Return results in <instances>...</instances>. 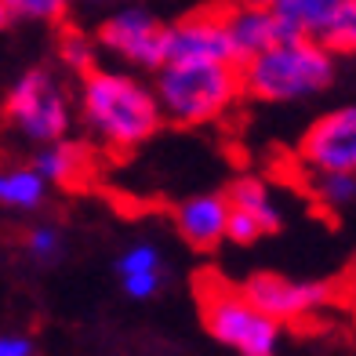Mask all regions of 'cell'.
I'll return each instance as SVG.
<instances>
[{"label":"cell","mask_w":356,"mask_h":356,"mask_svg":"<svg viewBox=\"0 0 356 356\" xmlns=\"http://www.w3.org/2000/svg\"><path fill=\"white\" fill-rule=\"evenodd\" d=\"M4 26H8V15H4V11H0V29H4Z\"/></svg>","instance_id":"25"},{"label":"cell","mask_w":356,"mask_h":356,"mask_svg":"<svg viewBox=\"0 0 356 356\" xmlns=\"http://www.w3.org/2000/svg\"><path fill=\"white\" fill-rule=\"evenodd\" d=\"M298 168L356 175V106L327 109L305 127L298 142Z\"/></svg>","instance_id":"7"},{"label":"cell","mask_w":356,"mask_h":356,"mask_svg":"<svg viewBox=\"0 0 356 356\" xmlns=\"http://www.w3.org/2000/svg\"><path fill=\"white\" fill-rule=\"evenodd\" d=\"M338 76V55L313 37H284L280 44L240 62V88L266 106H295L323 95Z\"/></svg>","instance_id":"2"},{"label":"cell","mask_w":356,"mask_h":356,"mask_svg":"<svg viewBox=\"0 0 356 356\" xmlns=\"http://www.w3.org/2000/svg\"><path fill=\"white\" fill-rule=\"evenodd\" d=\"M33 168L44 175V182L51 189H76V186L88 182V175L95 168V156L84 142L58 138V142L37 145Z\"/></svg>","instance_id":"14"},{"label":"cell","mask_w":356,"mask_h":356,"mask_svg":"<svg viewBox=\"0 0 356 356\" xmlns=\"http://www.w3.org/2000/svg\"><path fill=\"white\" fill-rule=\"evenodd\" d=\"M22 251L33 266L51 269V266L62 262V254H66V233H62L58 222H33L22 236Z\"/></svg>","instance_id":"18"},{"label":"cell","mask_w":356,"mask_h":356,"mask_svg":"<svg viewBox=\"0 0 356 356\" xmlns=\"http://www.w3.org/2000/svg\"><path fill=\"white\" fill-rule=\"evenodd\" d=\"M4 120L15 135L33 145L70 138L73 120H76L73 91L62 80V73L47 66H33L15 76L11 88L4 91Z\"/></svg>","instance_id":"5"},{"label":"cell","mask_w":356,"mask_h":356,"mask_svg":"<svg viewBox=\"0 0 356 356\" xmlns=\"http://www.w3.org/2000/svg\"><path fill=\"white\" fill-rule=\"evenodd\" d=\"M153 95L164 120L178 127L215 124L244 95L240 66H229V62H164L153 73Z\"/></svg>","instance_id":"3"},{"label":"cell","mask_w":356,"mask_h":356,"mask_svg":"<svg viewBox=\"0 0 356 356\" xmlns=\"http://www.w3.org/2000/svg\"><path fill=\"white\" fill-rule=\"evenodd\" d=\"M73 0H0V11L8 15V22H40L51 26L66 19Z\"/></svg>","instance_id":"20"},{"label":"cell","mask_w":356,"mask_h":356,"mask_svg":"<svg viewBox=\"0 0 356 356\" xmlns=\"http://www.w3.org/2000/svg\"><path fill=\"white\" fill-rule=\"evenodd\" d=\"M225 204H229L225 240L240 248H251L254 240L277 233L284 222V204L277 197V189H273V182L262 175H240L229 186V193H225Z\"/></svg>","instance_id":"8"},{"label":"cell","mask_w":356,"mask_h":356,"mask_svg":"<svg viewBox=\"0 0 356 356\" xmlns=\"http://www.w3.org/2000/svg\"><path fill=\"white\" fill-rule=\"evenodd\" d=\"M80 4H113L117 8V4H127V0H80Z\"/></svg>","instance_id":"24"},{"label":"cell","mask_w":356,"mask_h":356,"mask_svg":"<svg viewBox=\"0 0 356 356\" xmlns=\"http://www.w3.org/2000/svg\"><path fill=\"white\" fill-rule=\"evenodd\" d=\"M240 291L277 323H302L331 302L327 284L295 280V277H284V273H254V277L240 284Z\"/></svg>","instance_id":"9"},{"label":"cell","mask_w":356,"mask_h":356,"mask_svg":"<svg viewBox=\"0 0 356 356\" xmlns=\"http://www.w3.org/2000/svg\"><path fill=\"white\" fill-rule=\"evenodd\" d=\"M302 189L323 211H346L356 207V175L346 171H302Z\"/></svg>","instance_id":"17"},{"label":"cell","mask_w":356,"mask_h":356,"mask_svg":"<svg viewBox=\"0 0 356 356\" xmlns=\"http://www.w3.org/2000/svg\"><path fill=\"white\" fill-rule=\"evenodd\" d=\"M197 309H200L204 331L233 356H277L280 353L284 323L266 316L240 291V284L204 277L197 284Z\"/></svg>","instance_id":"4"},{"label":"cell","mask_w":356,"mask_h":356,"mask_svg":"<svg viewBox=\"0 0 356 356\" xmlns=\"http://www.w3.org/2000/svg\"><path fill=\"white\" fill-rule=\"evenodd\" d=\"M51 197V186L33 164H8L0 168V207L15 215H37Z\"/></svg>","instance_id":"15"},{"label":"cell","mask_w":356,"mask_h":356,"mask_svg":"<svg viewBox=\"0 0 356 356\" xmlns=\"http://www.w3.org/2000/svg\"><path fill=\"white\" fill-rule=\"evenodd\" d=\"M0 356H40V353L26 331H4L0 334Z\"/></svg>","instance_id":"22"},{"label":"cell","mask_w":356,"mask_h":356,"mask_svg":"<svg viewBox=\"0 0 356 356\" xmlns=\"http://www.w3.org/2000/svg\"><path fill=\"white\" fill-rule=\"evenodd\" d=\"M73 102L76 120L88 127V135L113 153L138 149L164 127L153 84L142 80V73L120 66L88 70L73 91Z\"/></svg>","instance_id":"1"},{"label":"cell","mask_w":356,"mask_h":356,"mask_svg":"<svg viewBox=\"0 0 356 356\" xmlns=\"http://www.w3.org/2000/svg\"><path fill=\"white\" fill-rule=\"evenodd\" d=\"M342 8V0H280L277 11L280 22L291 37H313V40H323L327 33L331 19Z\"/></svg>","instance_id":"16"},{"label":"cell","mask_w":356,"mask_h":356,"mask_svg":"<svg viewBox=\"0 0 356 356\" xmlns=\"http://www.w3.org/2000/svg\"><path fill=\"white\" fill-rule=\"evenodd\" d=\"M113 273H117V284L127 298L135 302H149L164 291V251L153 240H131L113 262Z\"/></svg>","instance_id":"12"},{"label":"cell","mask_w":356,"mask_h":356,"mask_svg":"<svg viewBox=\"0 0 356 356\" xmlns=\"http://www.w3.org/2000/svg\"><path fill=\"white\" fill-rule=\"evenodd\" d=\"M164 62H229V66H240L229 29H225V15L204 8L168 22Z\"/></svg>","instance_id":"10"},{"label":"cell","mask_w":356,"mask_h":356,"mask_svg":"<svg viewBox=\"0 0 356 356\" xmlns=\"http://www.w3.org/2000/svg\"><path fill=\"white\" fill-rule=\"evenodd\" d=\"M175 229L193 251H215L225 244L229 229V204L225 193H193L175 204Z\"/></svg>","instance_id":"11"},{"label":"cell","mask_w":356,"mask_h":356,"mask_svg":"<svg viewBox=\"0 0 356 356\" xmlns=\"http://www.w3.org/2000/svg\"><path fill=\"white\" fill-rule=\"evenodd\" d=\"M164 29L168 22H160L145 4L127 0L106 15L91 37L99 44V55H106L113 66L131 73H156L164 66Z\"/></svg>","instance_id":"6"},{"label":"cell","mask_w":356,"mask_h":356,"mask_svg":"<svg viewBox=\"0 0 356 356\" xmlns=\"http://www.w3.org/2000/svg\"><path fill=\"white\" fill-rule=\"evenodd\" d=\"M320 44H327L334 55H356V0H342Z\"/></svg>","instance_id":"21"},{"label":"cell","mask_w":356,"mask_h":356,"mask_svg":"<svg viewBox=\"0 0 356 356\" xmlns=\"http://www.w3.org/2000/svg\"><path fill=\"white\" fill-rule=\"evenodd\" d=\"M58 62L66 73L84 76L88 70L99 66V44H95L91 33H80V29H66L58 37Z\"/></svg>","instance_id":"19"},{"label":"cell","mask_w":356,"mask_h":356,"mask_svg":"<svg viewBox=\"0 0 356 356\" xmlns=\"http://www.w3.org/2000/svg\"><path fill=\"white\" fill-rule=\"evenodd\" d=\"M222 15H225V29H229L236 62H248L258 51H266V47L291 37L273 8H225Z\"/></svg>","instance_id":"13"},{"label":"cell","mask_w":356,"mask_h":356,"mask_svg":"<svg viewBox=\"0 0 356 356\" xmlns=\"http://www.w3.org/2000/svg\"><path fill=\"white\" fill-rule=\"evenodd\" d=\"M280 0H229V8H277Z\"/></svg>","instance_id":"23"}]
</instances>
